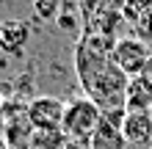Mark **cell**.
<instances>
[{
    "mask_svg": "<svg viewBox=\"0 0 152 149\" xmlns=\"http://www.w3.org/2000/svg\"><path fill=\"white\" fill-rule=\"evenodd\" d=\"M122 133L127 138V144H149L152 141V116L149 110H127V116L122 121Z\"/></svg>",
    "mask_w": 152,
    "mask_h": 149,
    "instance_id": "cell-6",
    "label": "cell"
},
{
    "mask_svg": "<svg viewBox=\"0 0 152 149\" xmlns=\"http://www.w3.org/2000/svg\"><path fill=\"white\" fill-rule=\"evenodd\" d=\"M61 0H33V14L39 20H58Z\"/></svg>",
    "mask_w": 152,
    "mask_h": 149,
    "instance_id": "cell-11",
    "label": "cell"
},
{
    "mask_svg": "<svg viewBox=\"0 0 152 149\" xmlns=\"http://www.w3.org/2000/svg\"><path fill=\"white\" fill-rule=\"evenodd\" d=\"M0 110H3V108H0Z\"/></svg>",
    "mask_w": 152,
    "mask_h": 149,
    "instance_id": "cell-16",
    "label": "cell"
},
{
    "mask_svg": "<svg viewBox=\"0 0 152 149\" xmlns=\"http://www.w3.org/2000/svg\"><path fill=\"white\" fill-rule=\"evenodd\" d=\"M69 138L64 130H33L31 133V149H66Z\"/></svg>",
    "mask_w": 152,
    "mask_h": 149,
    "instance_id": "cell-9",
    "label": "cell"
},
{
    "mask_svg": "<svg viewBox=\"0 0 152 149\" xmlns=\"http://www.w3.org/2000/svg\"><path fill=\"white\" fill-rule=\"evenodd\" d=\"M130 31H133V36H138L141 41H147V44H149V41H152V8L141 17L136 25H130Z\"/></svg>",
    "mask_w": 152,
    "mask_h": 149,
    "instance_id": "cell-12",
    "label": "cell"
},
{
    "mask_svg": "<svg viewBox=\"0 0 152 149\" xmlns=\"http://www.w3.org/2000/svg\"><path fill=\"white\" fill-rule=\"evenodd\" d=\"M149 8H152V0H127V3L122 6V17H124L127 25H136Z\"/></svg>",
    "mask_w": 152,
    "mask_h": 149,
    "instance_id": "cell-10",
    "label": "cell"
},
{
    "mask_svg": "<svg viewBox=\"0 0 152 149\" xmlns=\"http://www.w3.org/2000/svg\"><path fill=\"white\" fill-rule=\"evenodd\" d=\"M56 22H58V28H75V17L72 14H61Z\"/></svg>",
    "mask_w": 152,
    "mask_h": 149,
    "instance_id": "cell-13",
    "label": "cell"
},
{
    "mask_svg": "<svg viewBox=\"0 0 152 149\" xmlns=\"http://www.w3.org/2000/svg\"><path fill=\"white\" fill-rule=\"evenodd\" d=\"M28 39H31L28 22H22V20H6V22H0V50H3V52H8V55L22 52V47L28 44Z\"/></svg>",
    "mask_w": 152,
    "mask_h": 149,
    "instance_id": "cell-7",
    "label": "cell"
},
{
    "mask_svg": "<svg viewBox=\"0 0 152 149\" xmlns=\"http://www.w3.org/2000/svg\"><path fill=\"white\" fill-rule=\"evenodd\" d=\"M127 116V110H108L102 113L100 127L94 130L88 149H127V138L122 133V121Z\"/></svg>",
    "mask_w": 152,
    "mask_h": 149,
    "instance_id": "cell-5",
    "label": "cell"
},
{
    "mask_svg": "<svg viewBox=\"0 0 152 149\" xmlns=\"http://www.w3.org/2000/svg\"><path fill=\"white\" fill-rule=\"evenodd\" d=\"M64 110L66 102H61L58 97H39L25 108V119L33 130H61Z\"/></svg>",
    "mask_w": 152,
    "mask_h": 149,
    "instance_id": "cell-4",
    "label": "cell"
},
{
    "mask_svg": "<svg viewBox=\"0 0 152 149\" xmlns=\"http://www.w3.org/2000/svg\"><path fill=\"white\" fill-rule=\"evenodd\" d=\"M149 55H152L149 44L141 41L138 36H133V33L116 39V44H113V61H116V66H119L127 77H138L141 72H144Z\"/></svg>",
    "mask_w": 152,
    "mask_h": 149,
    "instance_id": "cell-3",
    "label": "cell"
},
{
    "mask_svg": "<svg viewBox=\"0 0 152 149\" xmlns=\"http://www.w3.org/2000/svg\"><path fill=\"white\" fill-rule=\"evenodd\" d=\"M108 3H111L113 8H119V11H122V6H124V3H127V0H108Z\"/></svg>",
    "mask_w": 152,
    "mask_h": 149,
    "instance_id": "cell-15",
    "label": "cell"
},
{
    "mask_svg": "<svg viewBox=\"0 0 152 149\" xmlns=\"http://www.w3.org/2000/svg\"><path fill=\"white\" fill-rule=\"evenodd\" d=\"M116 41L102 33H86L75 47V75L86 97L108 110H127V86L130 77L113 61Z\"/></svg>",
    "mask_w": 152,
    "mask_h": 149,
    "instance_id": "cell-1",
    "label": "cell"
},
{
    "mask_svg": "<svg viewBox=\"0 0 152 149\" xmlns=\"http://www.w3.org/2000/svg\"><path fill=\"white\" fill-rule=\"evenodd\" d=\"M152 108V86L144 77H130L127 86V110H149Z\"/></svg>",
    "mask_w": 152,
    "mask_h": 149,
    "instance_id": "cell-8",
    "label": "cell"
},
{
    "mask_svg": "<svg viewBox=\"0 0 152 149\" xmlns=\"http://www.w3.org/2000/svg\"><path fill=\"white\" fill-rule=\"evenodd\" d=\"M102 121V108L97 105L94 100L88 97H75L66 102V110H64V121H61V130L69 141H83L88 144L94 135V130L100 127Z\"/></svg>",
    "mask_w": 152,
    "mask_h": 149,
    "instance_id": "cell-2",
    "label": "cell"
},
{
    "mask_svg": "<svg viewBox=\"0 0 152 149\" xmlns=\"http://www.w3.org/2000/svg\"><path fill=\"white\" fill-rule=\"evenodd\" d=\"M141 77L152 86V55H149V61H147V66H144V72H141Z\"/></svg>",
    "mask_w": 152,
    "mask_h": 149,
    "instance_id": "cell-14",
    "label": "cell"
}]
</instances>
